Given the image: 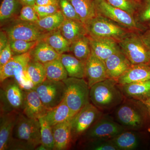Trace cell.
<instances>
[{
	"label": "cell",
	"instance_id": "6da1fadb",
	"mask_svg": "<svg viewBox=\"0 0 150 150\" xmlns=\"http://www.w3.org/2000/svg\"><path fill=\"white\" fill-rule=\"evenodd\" d=\"M115 108V121L126 130L139 131L146 126L150 115L142 101L125 98Z\"/></svg>",
	"mask_w": 150,
	"mask_h": 150
},
{
	"label": "cell",
	"instance_id": "7a4b0ae2",
	"mask_svg": "<svg viewBox=\"0 0 150 150\" xmlns=\"http://www.w3.org/2000/svg\"><path fill=\"white\" fill-rule=\"evenodd\" d=\"M89 95L90 102L101 111L116 108L125 98L121 85L111 79L93 86L90 88Z\"/></svg>",
	"mask_w": 150,
	"mask_h": 150
},
{
	"label": "cell",
	"instance_id": "3957f363",
	"mask_svg": "<svg viewBox=\"0 0 150 150\" xmlns=\"http://www.w3.org/2000/svg\"><path fill=\"white\" fill-rule=\"evenodd\" d=\"M118 43L131 64H150V46L142 37V33L130 31Z\"/></svg>",
	"mask_w": 150,
	"mask_h": 150
},
{
	"label": "cell",
	"instance_id": "277c9868",
	"mask_svg": "<svg viewBox=\"0 0 150 150\" xmlns=\"http://www.w3.org/2000/svg\"><path fill=\"white\" fill-rule=\"evenodd\" d=\"M63 81L66 86L65 100L74 116L90 103V88L85 79L68 77Z\"/></svg>",
	"mask_w": 150,
	"mask_h": 150
},
{
	"label": "cell",
	"instance_id": "5b68a950",
	"mask_svg": "<svg viewBox=\"0 0 150 150\" xmlns=\"http://www.w3.org/2000/svg\"><path fill=\"white\" fill-rule=\"evenodd\" d=\"M25 91L13 77L1 82V113L22 112L24 107Z\"/></svg>",
	"mask_w": 150,
	"mask_h": 150
},
{
	"label": "cell",
	"instance_id": "8992f818",
	"mask_svg": "<svg viewBox=\"0 0 150 150\" xmlns=\"http://www.w3.org/2000/svg\"><path fill=\"white\" fill-rule=\"evenodd\" d=\"M88 35L111 38L118 42L131 30L109 19L98 15L85 24Z\"/></svg>",
	"mask_w": 150,
	"mask_h": 150
},
{
	"label": "cell",
	"instance_id": "52a82bcc",
	"mask_svg": "<svg viewBox=\"0 0 150 150\" xmlns=\"http://www.w3.org/2000/svg\"><path fill=\"white\" fill-rule=\"evenodd\" d=\"M11 138L25 142L35 149L42 144L38 119L28 118L22 112H19Z\"/></svg>",
	"mask_w": 150,
	"mask_h": 150
},
{
	"label": "cell",
	"instance_id": "ba28073f",
	"mask_svg": "<svg viewBox=\"0 0 150 150\" xmlns=\"http://www.w3.org/2000/svg\"><path fill=\"white\" fill-rule=\"evenodd\" d=\"M94 2L98 15L109 19L131 31L144 32L134 17L125 11L111 5L106 0H94Z\"/></svg>",
	"mask_w": 150,
	"mask_h": 150
},
{
	"label": "cell",
	"instance_id": "9c48e42d",
	"mask_svg": "<svg viewBox=\"0 0 150 150\" xmlns=\"http://www.w3.org/2000/svg\"><path fill=\"white\" fill-rule=\"evenodd\" d=\"M102 116V111L91 103L85 106L71 120L72 142L82 137Z\"/></svg>",
	"mask_w": 150,
	"mask_h": 150
},
{
	"label": "cell",
	"instance_id": "30bf717a",
	"mask_svg": "<svg viewBox=\"0 0 150 150\" xmlns=\"http://www.w3.org/2000/svg\"><path fill=\"white\" fill-rule=\"evenodd\" d=\"M125 130L115 120L103 115L82 136L88 143L97 140H109Z\"/></svg>",
	"mask_w": 150,
	"mask_h": 150
},
{
	"label": "cell",
	"instance_id": "8fae6325",
	"mask_svg": "<svg viewBox=\"0 0 150 150\" xmlns=\"http://www.w3.org/2000/svg\"><path fill=\"white\" fill-rule=\"evenodd\" d=\"M33 89L37 92L41 101L48 110L56 107L65 98L66 86L63 81L46 79Z\"/></svg>",
	"mask_w": 150,
	"mask_h": 150
},
{
	"label": "cell",
	"instance_id": "7c38bea8",
	"mask_svg": "<svg viewBox=\"0 0 150 150\" xmlns=\"http://www.w3.org/2000/svg\"><path fill=\"white\" fill-rule=\"evenodd\" d=\"M6 32L9 40H21L38 41L44 39L48 33L35 23L22 21L7 28Z\"/></svg>",
	"mask_w": 150,
	"mask_h": 150
},
{
	"label": "cell",
	"instance_id": "4fadbf2b",
	"mask_svg": "<svg viewBox=\"0 0 150 150\" xmlns=\"http://www.w3.org/2000/svg\"><path fill=\"white\" fill-rule=\"evenodd\" d=\"M109 79L104 62L91 54L86 62L85 79L90 88L94 85Z\"/></svg>",
	"mask_w": 150,
	"mask_h": 150
},
{
	"label": "cell",
	"instance_id": "5bb4252c",
	"mask_svg": "<svg viewBox=\"0 0 150 150\" xmlns=\"http://www.w3.org/2000/svg\"><path fill=\"white\" fill-rule=\"evenodd\" d=\"M25 91L24 107L22 113L30 118L44 117L48 109L43 104L37 92L33 89Z\"/></svg>",
	"mask_w": 150,
	"mask_h": 150
},
{
	"label": "cell",
	"instance_id": "9a60e30c",
	"mask_svg": "<svg viewBox=\"0 0 150 150\" xmlns=\"http://www.w3.org/2000/svg\"><path fill=\"white\" fill-rule=\"evenodd\" d=\"M88 37L92 54L104 62L109 56L120 50L118 42L114 39Z\"/></svg>",
	"mask_w": 150,
	"mask_h": 150
},
{
	"label": "cell",
	"instance_id": "2e32d148",
	"mask_svg": "<svg viewBox=\"0 0 150 150\" xmlns=\"http://www.w3.org/2000/svg\"><path fill=\"white\" fill-rule=\"evenodd\" d=\"M104 63L108 78L116 81L131 65L121 49L108 58Z\"/></svg>",
	"mask_w": 150,
	"mask_h": 150
},
{
	"label": "cell",
	"instance_id": "e0dca14e",
	"mask_svg": "<svg viewBox=\"0 0 150 150\" xmlns=\"http://www.w3.org/2000/svg\"><path fill=\"white\" fill-rule=\"evenodd\" d=\"M30 60V51L14 55L5 65L0 68V82H2L8 78L13 77L26 68Z\"/></svg>",
	"mask_w": 150,
	"mask_h": 150
},
{
	"label": "cell",
	"instance_id": "ac0fdd59",
	"mask_svg": "<svg viewBox=\"0 0 150 150\" xmlns=\"http://www.w3.org/2000/svg\"><path fill=\"white\" fill-rule=\"evenodd\" d=\"M19 113L16 112L1 113L0 150H7Z\"/></svg>",
	"mask_w": 150,
	"mask_h": 150
},
{
	"label": "cell",
	"instance_id": "d6986e66",
	"mask_svg": "<svg viewBox=\"0 0 150 150\" xmlns=\"http://www.w3.org/2000/svg\"><path fill=\"white\" fill-rule=\"evenodd\" d=\"M150 80V64H131L117 80L120 85Z\"/></svg>",
	"mask_w": 150,
	"mask_h": 150
},
{
	"label": "cell",
	"instance_id": "ffe728a7",
	"mask_svg": "<svg viewBox=\"0 0 150 150\" xmlns=\"http://www.w3.org/2000/svg\"><path fill=\"white\" fill-rule=\"evenodd\" d=\"M71 120L52 127L55 144L54 150H66L71 146L72 142Z\"/></svg>",
	"mask_w": 150,
	"mask_h": 150
},
{
	"label": "cell",
	"instance_id": "44dd1931",
	"mask_svg": "<svg viewBox=\"0 0 150 150\" xmlns=\"http://www.w3.org/2000/svg\"><path fill=\"white\" fill-rule=\"evenodd\" d=\"M126 98L144 101L150 96V80L121 85Z\"/></svg>",
	"mask_w": 150,
	"mask_h": 150
},
{
	"label": "cell",
	"instance_id": "7402d4cb",
	"mask_svg": "<svg viewBox=\"0 0 150 150\" xmlns=\"http://www.w3.org/2000/svg\"><path fill=\"white\" fill-rule=\"evenodd\" d=\"M59 29L62 35L71 43L88 35L85 25L82 22L78 21L65 18Z\"/></svg>",
	"mask_w": 150,
	"mask_h": 150
},
{
	"label": "cell",
	"instance_id": "603a6c76",
	"mask_svg": "<svg viewBox=\"0 0 150 150\" xmlns=\"http://www.w3.org/2000/svg\"><path fill=\"white\" fill-rule=\"evenodd\" d=\"M31 60L45 64L60 58L58 54L43 39L39 40L30 51Z\"/></svg>",
	"mask_w": 150,
	"mask_h": 150
},
{
	"label": "cell",
	"instance_id": "cb8c5ba5",
	"mask_svg": "<svg viewBox=\"0 0 150 150\" xmlns=\"http://www.w3.org/2000/svg\"><path fill=\"white\" fill-rule=\"evenodd\" d=\"M74 116L64 98L60 104L48 110L44 118L53 127L59 123L71 120Z\"/></svg>",
	"mask_w": 150,
	"mask_h": 150
},
{
	"label": "cell",
	"instance_id": "d4e9b609",
	"mask_svg": "<svg viewBox=\"0 0 150 150\" xmlns=\"http://www.w3.org/2000/svg\"><path fill=\"white\" fill-rule=\"evenodd\" d=\"M137 131L125 130L109 140L118 150H135L140 144V139Z\"/></svg>",
	"mask_w": 150,
	"mask_h": 150
},
{
	"label": "cell",
	"instance_id": "484cf974",
	"mask_svg": "<svg viewBox=\"0 0 150 150\" xmlns=\"http://www.w3.org/2000/svg\"><path fill=\"white\" fill-rule=\"evenodd\" d=\"M60 58L68 76L85 79L86 62L79 60L74 55L71 54H62Z\"/></svg>",
	"mask_w": 150,
	"mask_h": 150
},
{
	"label": "cell",
	"instance_id": "4316f807",
	"mask_svg": "<svg viewBox=\"0 0 150 150\" xmlns=\"http://www.w3.org/2000/svg\"><path fill=\"white\" fill-rule=\"evenodd\" d=\"M74 8L81 21L85 24L98 15L94 0H69Z\"/></svg>",
	"mask_w": 150,
	"mask_h": 150
},
{
	"label": "cell",
	"instance_id": "83f0119b",
	"mask_svg": "<svg viewBox=\"0 0 150 150\" xmlns=\"http://www.w3.org/2000/svg\"><path fill=\"white\" fill-rule=\"evenodd\" d=\"M43 40L60 55L70 51L71 43L62 35L59 29L48 33Z\"/></svg>",
	"mask_w": 150,
	"mask_h": 150
},
{
	"label": "cell",
	"instance_id": "f1b7e54d",
	"mask_svg": "<svg viewBox=\"0 0 150 150\" xmlns=\"http://www.w3.org/2000/svg\"><path fill=\"white\" fill-rule=\"evenodd\" d=\"M44 66L46 70V79L63 81L69 77L60 57L44 64Z\"/></svg>",
	"mask_w": 150,
	"mask_h": 150
},
{
	"label": "cell",
	"instance_id": "f546056e",
	"mask_svg": "<svg viewBox=\"0 0 150 150\" xmlns=\"http://www.w3.org/2000/svg\"><path fill=\"white\" fill-rule=\"evenodd\" d=\"M70 51L79 60L86 62L91 54L88 35L80 38L71 43Z\"/></svg>",
	"mask_w": 150,
	"mask_h": 150
},
{
	"label": "cell",
	"instance_id": "4dcf8cb0",
	"mask_svg": "<svg viewBox=\"0 0 150 150\" xmlns=\"http://www.w3.org/2000/svg\"><path fill=\"white\" fill-rule=\"evenodd\" d=\"M65 18L61 10L46 17L39 18L36 24L47 32H52L59 29Z\"/></svg>",
	"mask_w": 150,
	"mask_h": 150
},
{
	"label": "cell",
	"instance_id": "1f68e13d",
	"mask_svg": "<svg viewBox=\"0 0 150 150\" xmlns=\"http://www.w3.org/2000/svg\"><path fill=\"white\" fill-rule=\"evenodd\" d=\"M26 71L34 88L46 79V70L42 63L31 60L26 67Z\"/></svg>",
	"mask_w": 150,
	"mask_h": 150
},
{
	"label": "cell",
	"instance_id": "d6a6232c",
	"mask_svg": "<svg viewBox=\"0 0 150 150\" xmlns=\"http://www.w3.org/2000/svg\"><path fill=\"white\" fill-rule=\"evenodd\" d=\"M40 126L41 143L47 150H54L55 144L53 128L47 122L44 117L38 119Z\"/></svg>",
	"mask_w": 150,
	"mask_h": 150
},
{
	"label": "cell",
	"instance_id": "836d02e7",
	"mask_svg": "<svg viewBox=\"0 0 150 150\" xmlns=\"http://www.w3.org/2000/svg\"><path fill=\"white\" fill-rule=\"evenodd\" d=\"M134 18L137 24L145 31L150 24V0H144L143 3L140 1Z\"/></svg>",
	"mask_w": 150,
	"mask_h": 150
},
{
	"label": "cell",
	"instance_id": "e575fe53",
	"mask_svg": "<svg viewBox=\"0 0 150 150\" xmlns=\"http://www.w3.org/2000/svg\"><path fill=\"white\" fill-rule=\"evenodd\" d=\"M115 7L125 11L134 17L140 5L139 0H106Z\"/></svg>",
	"mask_w": 150,
	"mask_h": 150
},
{
	"label": "cell",
	"instance_id": "d590c367",
	"mask_svg": "<svg viewBox=\"0 0 150 150\" xmlns=\"http://www.w3.org/2000/svg\"><path fill=\"white\" fill-rule=\"evenodd\" d=\"M18 7V0H3L0 7L1 21L13 16L16 13Z\"/></svg>",
	"mask_w": 150,
	"mask_h": 150
},
{
	"label": "cell",
	"instance_id": "8d00e7d4",
	"mask_svg": "<svg viewBox=\"0 0 150 150\" xmlns=\"http://www.w3.org/2000/svg\"><path fill=\"white\" fill-rule=\"evenodd\" d=\"M38 41H29L21 40H9L13 54H21L30 52Z\"/></svg>",
	"mask_w": 150,
	"mask_h": 150
},
{
	"label": "cell",
	"instance_id": "74e56055",
	"mask_svg": "<svg viewBox=\"0 0 150 150\" xmlns=\"http://www.w3.org/2000/svg\"><path fill=\"white\" fill-rule=\"evenodd\" d=\"M59 4L60 10L65 18L81 21L74 8L69 0H59Z\"/></svg>",
	"mask_w": 150,
	"mask_h": 150
},
{
	"label": "cell",
	"instance_id": "f35d334b",
	"mask_svg": "<svg viewBox=\"0 0 150 150\" xmlns=\"http://www.w3.org/2000/svg\"><path fill=\"white\" fill-rule=\"evenodd\" d=\"M19 18L22 21L36 23L39 20L37 13L32 6L23 5Z\"/></svg>",
	"mask_w": 150,
	"mask_h": 150
},
{
	"label": "cell",
	"instance_id": "ab89813d",
	"mask_svg": "<svg viewBox=\"0 0 150 150\" xmlns=\"http://www.w3.org/2000/svg\"><path fill=\"white\" fill-rule=\"evenodd\" d=\"M33 7L39 18L55 13L60 10L59 4L45 6L35 5Z\"/></svg>",
	"mask_w": 150,
	"mask_h": 150
},
{
	"label": "cell",
	"instance_id": "60d3db41",
	"mask_svg": "<svg viewBox=\"0 0 150 150\" xmlns=\"http://www.w3.org/2000/svg\"><path fill=\"white\" fill-rule=\"evenodd\" d=\"M91 149L94 150H118L110 140H100L89 142Z\"/></svg>",
	"mask_w": 150,
	"mask_h": 150
},
{
	"label": "cell",
	"instance_id": "b9f144b4",
	"mask_svg": "<svg viewBox=\"0 0 150 150\" xmlns=\"http://www.w3.org/2000/svg\"><path fill=\"white\" fill-rule=\"evenodd\" d=\"M9 42L6 46L0 51V68L6 64L14 56Z\"/></svg>",
	"mask_w": 150,
	"mask_h": 150
},
{
	"label": "cell",
	"instance_id": "7bdbcfd3",
	"mask_svg": "<svg viewBox=\"0 0 150 150\" xmlns=\"http://www.w3.org/2000/svg\"><path fill=\"white\" fill-rule=\"evenodd\" d=\"M9 43V38L6 31L0 32V51L5 48Z\"/></svg>",
	"mask_w": 150,
	"mask_h": 150
},
{
	"label": "cell",
	"instance_id": "ee69618b",
	"mask_svg": "<svg viewBox=\"0 0 150 150\" xmlns=\"http://www.w3.org/2000/svg\"><path fill=\"white\" fill-rule=\"evenodd\" d=\"M59 0H36L35 5L39 6L50 5L59 4Z\"/></svg>",
	"mask_w": 150,
	"mask_h": 150
},
{
	"label": "cell",
	"instance_id": "f6af8a7d",
	"mask_svg": "<svg viewBox=\"0 0 150 150\" xmlns=\"http://www.w3.org/2000/svg\"><path fill=\"white\" fill-rule=\"evenodd\" d=\"M142 35L145 41L150 46V24L149 25L146 29L142 33Z\"/></svg>",
	"mask_w": 150,
	"mask_h": 150
},
{
	"label": "cell",
	"instance_id": "bcb514c9",
	"mask_svg": "<svg viewBox=\"0 0 150 150\" xmlns=\"http://www.w3.org/2000/svg\"><path fill=\"white\" fill-rule=\"evenodd\" d=\"M23 5L34 6L35 4L36 0H18Z\"/></svg>",
	"mask_w": 150,
	"mask_h": 150
},
{
	"label": "cell",
	"instance_id": "7dc6e473",
	"mask_svg": "<svg viewBox=\"0 0 150 150\" xmlns=\"http://www.w3.org/2000/svg\"><path fill=\"white\" fill-rule=\"evenodd\" d=\"M143 102L144 103L145 105H146V107L147 108L149 114L150 115V96L147 99L143 101Z\"/></svg>",
	"mask_w": 150,
	"mask_h": 150
},
{
	"label": "cell",
	"instance_id": "c3c4849f",
	"mask_svg": "<svg viewBox=\"0 0 150 150\" xmlns=\"http://www.w3.org/2000/svg\"><path fill=\"white\" fill-rule=\"evenodd\" d=\"M35 150H47L46 149V148L44 146V145L42 144H40L38 145V146L36 148Z\"/></svg>",
	"mask_w": 150,
	"mask_h": 150
}]
</instances>
